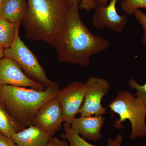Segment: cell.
Wrapping results in <instances>:
<instances>
[{"mask_svg": "<svg viewBox=\"0 0 146 146\" xmlns=\"http://www.w3.org/2000/svg\"><path fill=\"white\" fill-rule=\"evenodd\" d=\"M79 1L71 6L65 23L53 47L60 62L80 67L89 65L94 54L102 52L109 46L107 39L90 31L82 21Z\"/></svg>", "mask_w": 146, "mask_h": 146, "instance_id": "cell-1", "label": "cell"}, {"mask_svg": "<svg viewBox=\"0 0 146 146\" xmlns=\"http://www.w3.org/2000/svg\"><path fill=\"white\" fill-rule=\"evenodd\" d=\"M22 21L25 38L53 46L65 23L70 6L68 0H27Z\"/></svg>", "mask_w": 146, "mask_h": 146, "instance_id": "cell-2", "label": "cell"}, {"mask_svg": "<svg viewBox=\"0 0 146 146\" xmlns=\"http://www.w3.org/2000/svg\"><path fill=\"white\" fill-rule=\"evenodd\" d=\"M59 84L37 91L23 86L5 85L0 87V102L16 121L27 127L36 112L45 103L57 96Z\"/></svg>", "mask_w": 146, "mask_h": 146, "instance_id": "cell-3", "label": "cell"}, {"mask_svg": "<svg viewBox=\"0 0 146 146\" xmlns=\"http://www.w3.org/2000/svg\"><path fill=\"white\" fill-rule=\"evenodd\" d=\"M108 108L119 116L120 119L114 123L115 127L122 129L124 125L121 123L129 120L131 126L130 139L146 136V108L139 98L128 91H119Z\"/></svg>", "mask_w": 146, "mask_h": 146, "instance_id": "cell-4", "label": "cell"}, {"mask_svg": "<svg viewBox=\"0 0 146 146\" xmlns=\"http://www.w3.org/2000/svg\"><path fill=\"white\" fill-rule=\"evenodd\" d=\"M18 27L15 38L10 47L4 49V57L16 62L29 78L42 84L46 87L55 84L46 75V72L37 58L25 44L19 35Z\"/></svg>", "mask_w": 146, "mask_h": 146, "instance_id": "cell-5", "label": "cell"}, {"mask_svg": "<svg viewBox=\"0 0 146 146\" xmlns=\"http://www.w3.org/2000/svg\"><path fill=\"white\" fill-rule=\"evenodd\" d=\"M85 83L86 90L84 103L79 113L80 117L106 114L107 108L102 106L101 101L109 91V82L104 78L91 76Z\"/></svg>", "mask_w": 146, "mask_h": 146, "instance_id": "cell-6", "label": "cell"}, {"mask_svg": "<svg viewBox=\"0 0 146 146\" xmlns=\"http://www.w3.org/2000/svg\"><path fill=\"white\" fill-rule=\"evenodd\" d=\"M64 117L62 106L56 97L48 101L36 112L32 125L53 137L62 127Z\"/></svg>", "mask_w": 146, "mask_h": 146, "instance_id": "cell-7", "label": "cell"}, {"mask_svg": "<svg viewBox=\"0 0 146 146\" xmlns=\"http://www.w3.org/2000/svg\"><path fill=\"white\" fill-rule=\"evenodd\" d=\"M86 90V83L74 82L58 93L56 98L62 106L64 121L70 125L82 106Z\"/></svg>", "mask_w": 146, "mask_h": 146, "instance_id": "cell-8", "label": "cell"}, {"mask_svg": "<svg viewBox=\"0 0 146 146\" xmlns=\"http://www.w3.org/2000/svg\"><path fill=\"white\" fill-rule=\"evenodd\" d=\"M5 85L29 87L44 90L45 86L29 77L16 62L8 58L0 60V87Z\"/></svg>", "mask_w": 146, "mask_h": 146, "instance_id": "cell-9", "label": "cell"}, {"mask_svg": "<svg viewBox=\"0 0 146 146\" xmlns=\"http://www.w3.org/2000/svg\"><path fill=\"white\" fill-rule=\"evenodd\" d=\"M118 0H110L105 6H97L95 9L92 25L94 28L101 30L107 27L116 33L120 34L124 29L127 23V16L118 13L116 5Z\"/></svg>", "mask_w": 146, "mask_h": 146, "instance_id": "cell-10", "label": "cell"}, {"mask_svg": "<svg viewBox=\"0 0 146 146\" xmlns=\"http://www.w3.org/2000/svg\"><path fill=\"white\" fill-rule=\"evenodd\" d=\"M104 122V118L101 115L80 117L74 119L70 127L84 139L96 142L102 138L101 129Z\"/></svg>", "mask_w": 146, "mask_h": 146, "instance_id": "cell-11", "label": "cell"}, {"mask_svg": "<svg viewBox=\"0 0 146 146\" xmlns=\"http://www.w3.org/2000/svg\"><path fill=\"white\" fill-rule=\"evenodd\" d=\"M44 131L31 125L11 137L18 146H46L52 138Z\"/></svg>", "mask_w": 146, "mask_h": 146, "instance_id": "cell-12", "label": "cell"}, {"mask_svg": "<svg viewBox=\"0 0 146 146\" xmlns=\"http://www.w3.org/2000/svg\"><path fill=\"white\" fill-rule=\"evenodd\" d=\"M27 9V0H4L0 8V16L16 23L22 22Z\"/></svg>", "mask_w": 146, "mask_h": 146, "instance_id": "cell-13", "label": "cell"}, {"mask_svg": "<svg viewBox=\"0 0 146 146\" xmlns=\"http://www.w3.org/2000/svg\"><path fill=\"white\" fill-rule=\"evenodd\" d=\"M65 133L61 134V138L68 141L70 146H98L92 145L84 139L78 133L73 130L70 125L65 122L63 125ZM123 137L120 133H118L115 139L108 138V145L106 146H121Z\"/></svg>", "mask_w": 146, "mask_h": 146, "instance_id": "cell-14", "label": "cell"}, {"mask_svg": "<svg viewBox=\"0 0 146 146\" xmlns=\"http://www.w3.org/2000/svg\"><path fill=\"white\" fill-rule=\"evenodd\" d=\"M26 127L14 119L0 102V133L11 138Z\"/></svg>", "mask_w": 146, "mask_h": 146, "instance_id": "cell-15", "label": "cell"}, {"mask_svg": "<svg viewBox=\"0 0 146 146\" xmlns=\"http://www.w3.org/2000/svg\"><path fill=\"white\" fill-rule=\"evenodd\" d=\"M21 22L11 23L0 16V47L4 49L10 47L15 38L16 30Z\"/></svg>", "mask_w": 146, "mask_h": 146, "instance_id": "cell-16", "label": "cell"}, {"mask_svg": "<svg viewBox=\"0 0 146 146\" xmlns=\"http://www.w3.org/2000/svg\"><path fill=\"white\" fill-rule=\"evenodd\" d=\"M121 7L126 14L132 15L139 9H146V0H122Z\"/></svg>", "mask_w": 146, "mask_h": 146, "instance_id": "cell-17", "label": "cell"}, {"mask_svg": "<svg viewBox=\"0 0 146 146\" xmlns=\"http://www.w3.org/2000/svg\"><path fill=\"white\" fill-rule=\"evenodd\" d=\"M128 85L130 88L136 90V93L133 96L139 98L146 108V83L141 85L134 79L131 78L129 81Z\"/></svg>", "mask_w": 146, "mask_h": 146, "instance_id": "cell-18", "label": "cell"}, {"mask_svg": "<svg viewBox=\"0 0 146 146\" xmlns=\"http://www.w3.org/2000/svg\"><path fill=\"white\" fill-rule=\"evenodd\" d=\"M68 1L70 6L74 3L77 1H79L80 9H83L86 11L95 10L97 7L96 0H68Z\"/></svg>", "mask_w": 146, "mask_h": 146, "instance_id": "cell-19", "label": "cell"}, {"mask_svg": "<svg viewBox=\"0 0 146 146\" xmlns=\"http://www.w3.org/2000/svg\"><path fill=\"white\" fill-rule=\"evenodd\" d=\"M134 14L135 18L141 24L144 30V33L142 38V42L146 43V14L140 10H136Z\"/></svg>", "mask_w": 146, "mask_h": 146, "instance_id": "cell-20", "label": "cell"}, {"mask_svg": "<svg viewBox=\"0 0 146 146\" xmlns=\"http://www.w3.org/2000/svg\"><path fill=\"white\" fill-rule=\"evenodd\" d=\"M0 146H18L12 138L0 133Z\"/></svg>", "mask_w": 146, "mask_h": 146, "instance_id": "cell-21", "label": "cell"}, {"mask_svg": "<svg viewBox=\"0 0 146 146\" xmlns=\"http://www.w3.org/2000/svg\"><path fill=\"white\" fill-rule=\"evenodd\" d=\"M46 146H70V144L66 140L61 141L56 137H53L50 140Z\"/></svg>", "mask_w": 146, "mask_h": 146, "instance_id": "cell-22", "label": "cell"}, {"mask_svg": "<svg viewBox=\"0 0 146 146\" xmlns=\"http://www.w3.org/2000/svg\"><path fill=\"white\" fill-rule=\"evenodd\" d=\"M110 0H96L97 6L103 7L107 5Z\"/></svg>", "mask_w": 146, "mask_h": 146, "instance_id": "cell-23", "label": "cell"}, {"mask_svg": "<svg viewBox=\"0 0 146 146\" xmlns=\"http://www.w3.org/2000/svg\"><path fill=\"white\" fill-rule=\"evenodd\" d=\"M4 57V49L1 47H0V60L3 58Z\"/></svg>", "mask_w": 146, "mask_h": 146, "instance_id": "cell-24", "label": "cell"}, {"mask_svg": "<svg viewBox=\"0 0 146 146\" xmlns=\"http://www.w3.org/2000/svg\"><path fill=\"white\" fill-rule=\"evenodd\" d=\"M3 1L4 0H0V8H1V6L2 4V3Z\"/></svg>", "mask_w": 146, "mask_h": 146, "instance_id": "cell-25", "label": "cell"}]
</instances>
